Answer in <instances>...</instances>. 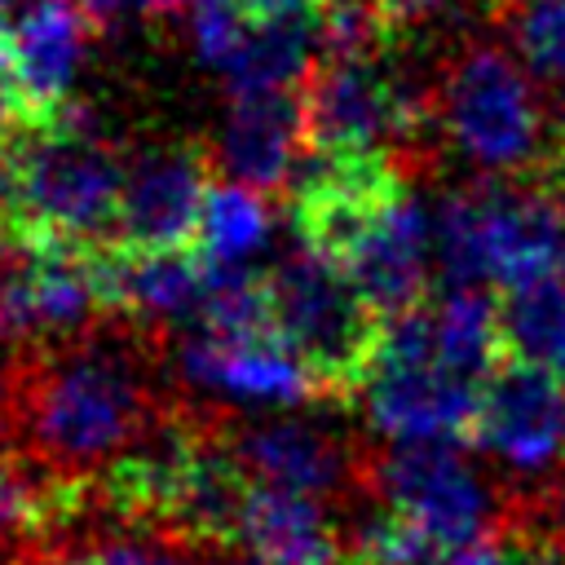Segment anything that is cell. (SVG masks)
<instances>
[{
    "mask_svg": "<svg viewBox=\"0 0 565 565\" xmlns=\"http://www.w3.org/2000/svg\"><path fill=\"white\" fill-rule=\"evenodd\" d=\"M18 446L62 477L97 481L172 406L168 335L106 318L79 340L22 349Z\"/></svg>",
    "mask_w": 565,
    "mask_h": 565,
    "instance_id": "cell-1",
    "label": "cell"
},
{
    "mask_svg": "<svg viewBox=\"0 0 565 565\" xmlns=\"http://www.w3.org/2000/svg\"><path fill=\"white\" fill-rule=\"evenodd\" d=\"M18 216L53 238L102 247L119 243V203L128 163L106 150L88 119L71 106L49 128H31L9 146Z\"/></svg>",
    "mask_w": 565,
    "mask_h": 565,
    "instance_id": "cell-2",
    "label": "cell"
},
{
    "mask_svg": "<svg viewBox=\"0 0 565 565\" xmlns=\"http://www.w3.org/2000/svg\"><path fill=\"white\" fill-rule=\"evenodd\" d=\"M278 340L305 362L318 397L331 406L358 402L384 318L362 300V291L318 252L300 247L265 274Z\"/></svg>",
    "mask_w": 565,
    "mask_h": 565,
    "instance_id": "cell-3",
    "label": "cell"
},
{
    "mask_svg": "<svg viewBox=\"0 0 565 565\" xmlns=\"http://www.w3.org/2000/svg\"><path fill=\"white\" fill-rule=\"evenodd\" d=\"M106 322L93 247L53 238L22 216L0 225V349H49Z\"/></svg>",
    "mask_w": 565,
    "mask_h": 565,
    "instance_id": "cell-4",
    "label": "cell"
},
{
    "mask_svg": "<svg viewBox=\"0 0 565 565\" xmlns=\"http://www.w3.org/2000/svg\"><path fill=\"white\" fill-rule=\"evenodd\" d=\"M358 490L406 521H415L437 547L463 543L490 530H508V494L477 477L450 441L371 446L362 441Z\"/></svg>",
    "mask_w": 565,
    "mask_h": 565,
    "instance_id": "cell-5",
    "label": "cell"
},
{
    "mask_svg": "<svg viewBox=\"0 0 565 565\" xmlns=\"http://www.w3.org/2000/svg\"><path fill=\"white\" fill-rule=\"evenodd\" d=\"M472 446L503 472L508 516L565 481V384L556 371L503 358L481 384Z\"/></svg>",
    "mask_w": 565,
    "mask_h": 565,
    "instance_id": "cell-6",
    "label": "cell"
},
{
    "mask_svg": "<svg viewBox=\"0 0 565 565\" xmlns=\"http://www.w3.org/2000/svg\"><path fill=\"white\" fill-rule=\"evenodd\" d=\"M441 124L450 141L499 177L530 172L547 159V124L534 88L499 49H468L441 84Z\"/></svg>",
    "mask_w": 565,
    "mask_h": 565,
    "instance_id": "cell-7",
    "label": "cell"
},
{
    "mask_svg": "<svg viewBox=\"0 0 565 565\" xmlns=\"http://www.w3.org/2000/svg\"><path fill=\"white\" fill-rule=\"evenodd\" d=\"M424 124V93L384 53L327 57L305 79V150H388Z\"/></svg>",
    "mask_w": 565,
    "mask_h": 565,
    "instance_id": "cell-8",
    "label": "cell"
},
{
    "mask_svg": "<svg viewBox=\"0 0 565 565\" xmlns=\"http://www.w3.org/2000/svg\"><path fill=\"white\" fill-rule=\"evenodd\" d=\"M221 433L234 463L256 486L296 490L331 508H344L362 494L358 490L362 441L335 437L305 419H243L238 411H225Z\"/></svg>",
    "mask_w": 565,
    "mask_h": 565,
    "instance_id": "cell-9",
    "label": "cell"
},
{
    "mask_svg": "<svg viewBox=\"0 0 565 565\" xmlns=\"http://www.w3.org/2000/svg\"><path fill=\"white\" fill-rule=\"evenodd\" d=\"M93 13L79 0H31L9 26V88L22 132L49 128L71 110V84L93 40Z\"/></svg>",
    "mask_w": 565,
    "mask_h": 565,
    "instance_id": "cell-10",
    "label": "cell"
},
{
    "mask_svg": "<svg viewBox=\"0 0 565 565\" xmlns=\"http://www.w3.org/2000/svg\"><path fill=\"white\" fill-rule=\"evenodd\" d=\"M207 159L190 146H154L128 163L119 243L137 252H199L207 203Z\"/></svg>",
    "mask_w": 565,
    "mask_h": 565,
    "instance_id": "cell-11",
    "label": "cell"
},
{
    "mask_svg": "<svg viewBox=\"0 0 565 565\" xmlns=\"http://www.w3.org/2000/svg\"><path fill=\"white\" fill-rule=\"evenodd\" d=\"M358 406L375 437L393 446L411 441H472L481 384H468L441 366H371Z\"/></svg>",
    "mask_w": 565,
    "mask_h": 565,
    "instance_id": "cell-12",
    "label": "cell"
},
{
    "mask_svg": "<svg viewBox=\"0 0 565 565\" xmlns=\"http://www.w3.org/2000/svg\"><path fill=\"white\" fill-rule=\"evenodd\" d=\"M216 159L230 181L256 194L291 185L305 159V88L234 93Z\"/></svg>",
    "mask_w": 565,
    "mask_h": 565,
    "instance_id": "cell-13",
    "label": "cell"
},
{
    "mask_svg": "<svg viewBox=\"0 0 565 565\" xmlns=\"http://www.w3.org/2000/svg\"><path fill=\"white\" fill-rule=\"evenodd\" d=\"M243 556L256 565H349L340 512L322 499L256 486L247 490L243 521H238Z\"/></svg>",
    "mask_w": 565,
    "mask_h": 565,
    "instance_id": "cell-14",
    "label": "cell"
},
{
    "mask_svg": "<svg viewBox=\"0 0 565 565\" xmlns=\"http://www.w3.org/2000/svg\"><path fill=\"white\" fill-rule=\"evenodd\" d=\"M503 353L565 375V274H547L499 296Z\"/></svg>",
    "mask_w": 565,
    "mask_h": 565,
    "instance_id": "cell-15",
    "label": "cell"
},
{
    "mask_svg": "<svg viewBox=\"0 0 565 565\" xmlns=\"http://www.w3.org/2000/svg\"><path fill=\"white\" fill-rule=\"evenodd\" d=\"M437 305V358L450 375L468 384H486L503 353L499 331V296H486L481 287L446 291Z\"/></svg>",
    "mask_w": 565,
    "mask_h": 565,
    "instance_id": "cell-16",
    "label": "cell"
},
{
    "mask_svg": "<svg viewBox=\"0 0 565 565\" xmlns=\"http://www.w3.org/2000/svg\"><path fill=\"white\" fill-rule=\"evenodd\" d=\"M269 238V212L256 190L238 181H221L207 190L203 225H199V256L207 265H247Z\"/></svg>",
    "mask_w": 565,
    "mask_h": 565,
    "instance_id": "cell-17",
    "label": "cell"
},
{
    "mask_svg": "<svg viewBox=\"0 0 565 565\" xmlns=\"http://www.w3.org/2000/svg\"><path fill=\"white\" fill-rule=\"evenodd\" d=\"M503 26L525 66L565 79V0H508Z\"/></svg>",
    "mask_w": 565,
    "mask_h": 565,
    "instance_id": "cell-18",
    "label": "cell"
},
{
    "mask_svg": "<svg viewBox=\"0 0 565 565\" xmlns=\"http://www.w3.org/2000/svg\"><path fill=\"white\" fill-rule=\"evenodd\" d=\"M252 22H256V18H252L238 0H194V4H190V35H194V49H199V57L212 62L216 71H225V66L238 57V49H243Z\"/></svg>",
    "mask_w": 565,
    "mask_h": 565,
    "instance_id": "cell-19",
    "label": "cell"
},
{
    "mask_svg": "<svg viewBox=\"0 0 565 565\" xmlns=\"http://www.w3.org/2000/svg\"><path fill=\"white\" fill-rule=\"evenodd\" d=\"M428 565H516V534L512 530H490L463 543L433 547Z\"/></svg>",
    "mask_w": 565,
    "mask_h": 565,
    "instance_id": "cell-20",
    "label": "cell"
},
{
    "mask_svg": "<svg viewBox=\"0 0 565 565\" xmlns=\"http://www.w3.org/2000/svg\"><path fill=\"white\" fill-rule=\"evenodd\" d=\"M18 424H22V411H18V358L4 353L0 358V450L18 446Z\"/></svg>",
    "mask_w": 565,
    "mask_h": 565,
    "instance_id": "cell-21",
    "label": "cell"
},
{
    "mask_svg": "<svg viewBox=\"0 0 565 565\" xmlns=\"http://www.w3.org/2000/svg\"><path fill=\"white\" fill-rule=\"evenodd\" d=\"M256 22H282V18H318V0H238Z\"/></svg>",
    "mask_w": 565,
    "mask_h": 565,
    "instance_id": "cell-22",
    "label": "cell"
},
{
    "mask_svg": "<svg viewBox=\"0 0 565 565\" xmlns=\"http://www.w3.org/2000/svg\"><path fill=\"white\" fill-rule=\"evenodd\" d=\"M384 4H388V22H393V35H397L402 26H415L424 18L446 13L455 0H384Z\"/></svg>",
    "mask_w": 565,
    "mask_h": 565,
    "instance_id": "cell-23",
    "label": "cell"
},
{
    "mask_svg": "<svg viewBox=\"0 0 565 565\" xmlns=\"http://www.w3.org/2000/svg\"><path fill=\"white\" fill-rule=\"evenodd\" d=\"M9 565H88V547L84 552H22Z\"/></svg>",
    "mask_w": 565,
    "mask_h": 565,
    "instance_id": "cell-24",
    "label": "cell"
},
{
    "mask_svg": "<svg viewBox=\"0 0 565 565\" xmlns=\"http://www.w3.org/2000/svg\"><path fill=\"white\" fill-rule=\"evenodd\" d=\"M9 26L13 22H4V13H0V75H9Z\"/></svg>",
    "mask_w": 565,
    "mask_h": 565,
    "instance_id": "cell-25",
    "label": "cell"
},
{
    "mask_svg": "<svg viewBox=\"0 0 565 565\" xmlns=\"http://www.w3.org/2000/svg\"><path fill=\"white\" fill-rule=\"evenodd\" d=\"M4 4H9V0H0V13H4Z\"/></svg>",
    "mask_w": 565,
    "mask_h": 565,
    "instance_id": "cell-26",
    "label": "cell"
}]
</instances>
